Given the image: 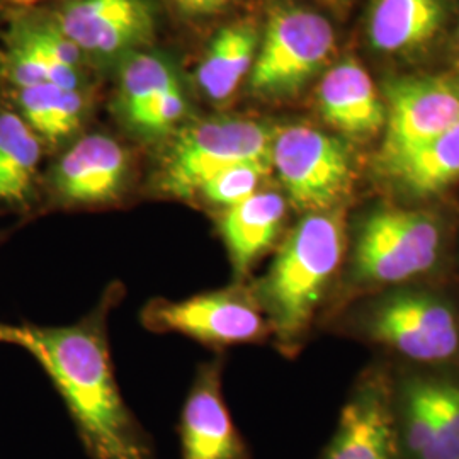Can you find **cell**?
I'll use <instances>...</instances> for the list:
<instances>
[{
	"instance_id": "9",
	"label": "cell",
	"mask_w": 459,
	"mask_h": 459,
	"mask_svg": "<svg viewBox=\"0 0 459 459\" xmlns=\"http://www.w3.org/2000/svg\"><path fill=\"white\" fill-rule=\"evenodd\" d=\"M371 333L377 342L415 361L449 359L459 345L455 313L426 295L390 298L373 315Z\"/></svg>"
},
{
	"instance_id": "8",
	"label": "cell",
	"mask_w": 459,
	"mask_h": 459,
	"mask_svg": "<svg viewBox=\"0 0 459 459\" xmlns=\"http://www.w3.org/2000/svg\"><path fill=\"white\" fill-rule=\"evenodd\" d=\"M53 19L83 56L96 60L128 56L155 30L147 0H70Z\"/></svg>"
},
{
	"instance_id": "12",
	"label": "cell",
	"mask_w": 459,
	"mask_h": 459,
	"mask_svg": "<svg viewBox=\"0 0 459 459\" xmlns=\"http://www.w3.org/2000/svg\"><path fill=\"white\" fill-rule=\"evenodd\" d=\"M130 157L115 138L87 134L56 160L49 172L51 195L65 204L113 203L128 181Z\"/></svg>"
},
{
	"instance_id": "23",
	"label": "cell",
	"mask_w": 459,
	"mask_h": 459,
	"mask_svg": "<svg viewBox=\"0 0 459 459\" xmlns=\"http://www.w3.org/2000/svg\"><path fill=\"white\" fill-rule=\"evenodd\" d=\"M437 420V441L427 459H459V388L427 383Z\"/></svg>"
},
{
	"instance_id": "6",
	"label": "cell",
	"mask_w": 459,
	"mask_h": 459,
	"mask_svg": "<svg viewBox=\"0 0 459 459\" xmlns=\"http://www.w3.org/2000/svg\"><path fill=\"white\" fill-rule=\"evenodd\" d=\"M439 229L417 212L385 210L368 218L356 242L358 274L377 282H398L429 271L439 255Z\"/></svg>"
},
{
	"instance_id": "10",
	"label": "cell",
	"mask_w": 459,
	"mask_h": 459,
	"mask_svg": "<svg viewBox=\"0 0 459 459\" xmlns=\"http://www.w3.org/2000/svg\"><path fill=\"white\" fill-rule=\"evenodd\" d=\"M390 111L383 159L390 162L459 121V85L443 79H407L388 89Z\"/></svg>"
},
{
	"instance_id": "2",
	"label": "cell",
	"mask_w": 459,
	"mask_h": 459,
	"mask_svg": "<svg viewBox=\"0 0 459 459\" xmlns=\"http://www.w3.org/2000/svg\"><path fill=\"white\" fill-rule=\"evenodd\" d=\"M344 252L337 212L308 213L290 233L261 284V298L282 339L308 327Z\"/></svg>"
},
{
	"instance_id": "1",
	"label": "cell",
	"mask_w": 459,
	"mask_h": 459,
	"mask_svg": "<svg viewBox=\"0 0 459 459\" xmlns=\"http://www.w3.org/2000/svg\"><path fill=\"white\" fill-rule=\"evenodd\" d=\"M115 301L117 295L104 296L91 315L62 327L0 322V344L21 347L43 368L89 459H157L116 381L106 325Z\"/></svg>"
},
{
	"instance_id": "16",
	"label": "cell",
	"mask_w": 459,
	"mask_h": 459,
	"mask_svg": "<svg viewBox=\"0 0 459 459\" xmlns=\"http://www.w3.org/2000/svg\"><path fill=\"white\" fill-rule=\"evenodd\" d=\"M322 459H400L394 415L377 394L351 400Z\"/></svg>"
},
{
	"instance_id": "18",
	"label": "cell",
	"mask_w": 459,
	"mask_h": 459,
	"mask_svg": "<svg viewBox=\"0 0 459 459\" xmlns=\"http://www.w3.org/2000/svg\"><path fill=\"white\" fill-rule=\"evenodd\" d=\"M9 108L41 140L43 147H58L81 130L87 115L82 89H64L53 83H38L7 92Z\"/></svg>"
},
{
	"instance_id": "15",
	"label": "cell",
	"mask_w": 459,
	"mask_h": 459,
	"mask_svg": "<svg viewBox=\"0 0 459 459\" xmlns=\"http://www.w3.org/2000/svg\"><path fill=\"white\" fill-rule=\"evenodd\" d=\"M284 214L286 199L274 191H257L223 212L220 233L237 278H244L274 244Z\"/></svg>"
},
{
	"instance_id": "7",
	"label": "cell",
	"mask_w": 459,
	"mask_h": 459,
	"mask_svg": "<svg viewBox=\"0 0 459 459\" xmlns=\"http://www.w3.org/2000/svg\"><path fill=\"white\" fill-rule=\"evenodd\" d=\"M153 332H172L210 345L259 341L267 325L252 298L238 290H220L184 299H153L142 313Z\"/></svg>"
},
{
	"instance_id": "24",
	"label": "cell",
	"mask_w": 459,
	"mask_h": 459,
	"mask_svg": "<svg viewBox=\"0 0 459 459\" xmlns=\"http://www.w3.org/2000/svg\"><path fill=\"white\" fill-rule=\"evenodd\" d=\"M407 446L415 459H427L437 441V420L427 383L413 385L407 394Z\"/></svg>"
},
{
	"instance_id": "4",
	"label": "cell",
	"mask_w": 459,
	"mask_h": 459,
	"mask_svg": "<svg viewBox=\"0 0 459 459\" xmlns=\"http://www.w3.org/2000/svg\"><path fill=\"white\" fill-rule=\"evenodd\" d=\"M271 167L291 204L307 214L330 212L345 196L352 179L342 142L303 125L274 130Z\"/></svg>"
},
{
	"instance_id": "14",
	"label": "cell",
	"mask_w": 459,
	"mask_h": 459,
	"mask_svg": "<svg viewBox=\"0 0 459 459\" xmlns=\"http://www.w3.org/2000/svg\"><path fill=\"white\" fill-rule=\"evenodd\" d=\"M316 100L327 123L347 134H371L386 121L369 74L351 58L328 70L318 85Z\"/></svg>"
},
{
	"instance_id": "25",
	"label": "cell",
	"mask_w": 459,
	"mask_h": 459,
	"mask_svg": "<svg viewBox=\"0 0 459 459\" xmlns=\"http://www.w3.org/2000/svg\"><path fill=\"white\" fill-rule=\"evenodd\" d=\"M182 14L191 17H208L225 9L230 0H172Z\"/></svg>"
},
{
	"instance_id": "3",
	"label": "cell",
	"mask_w": 459,
	"mask_h": 459,
	"mask_svg": "<svg viewBox=\"0 0 459 459\" xmlns=\"http://www.w3.org/2000/svg\"><path fill=\"white\" fill-rule=\"evenodd\" d=\"M274 130L244 117L196 123L174 140L160 169V187L170 196H196L204 182L231 165L269 162Z\"/></svg>"
},
{
	"instance_id": "5",
	"label": "cell",
	"mask_w": 459,
	"mask_h": 459,
	"mask_svg": "<svg viewBox=\"0 0 459 459\" xmlns=\"http://www.w3.org/2000/svg\"><path fill=\"white\" fill-rule=\"evenodd\" d=\"M333 41L325 17L295 5L278 7L250 70V89L264 96L295 92L324 65Z\"/></svg>"
},
{
	"instance_id": "11",
	"label": "cell",
	"mask_w": 459,
	"mask_h": 459,
	"mask_svg": "<svg viewBox=\"0 0 459 459\" xmlns=\"http://www.w3.org/2000/svg\"><path fill=\"white\" fill-rule=\"evenodd\" d=\"M119 109L133 132L157 138L172 132L187 111L170 64L159 55L134 51L119 72Z\"/></svg>"
},
{
	"instance_id": "26",
	"label": "cell",
	"mask_w": 459,
	"mask_h": 459,
	"mask_svg": "<svg viewBox=\"0 0 459 459\" xmlns=\"http://www.w3.org/2000/svg\"><path fill=\"white\" fill-rule=\"evenodd\" d=\"M0 238H2V235H0Z\"/></svg>"
},
{
	"instance_id": "20",
	"label": "cell",
	"mask_w": 459,
	"mask_h": 459,
	"mask_svg": "<svg viewBox=\"0 0 459 459\" xmlns=\"http://www.w3.org/2000/svg\"><path fill=\"white\" fill-rule=\"evenodd\" d=\"M257 51V33L248 24H233L214 36L197 68V82L212 100L229 99L250 74Z\"/></svg>"
},
{
	"instance_id": "17",
	"label": "cell",
	"mask_w": 459,
	"mask_h": 459,
	"mask_svg": "<svg viewBox=\"0 0 459 459\" xmlns=\"http://www.w3.org/2000/svg\"><path fill=\"white\" fill-rule=\"evenodd\" d=\"M43 148L16 111L0 108V210L24 212L33 204Z\"/></svg>"
},
{
	"instance_id": "21",
	"label": "cell",
	"mask_w": 459,
	"mask_h": 459,
	"mask_svg": "<svg viewBox=\"0 0 459 459\" xmlns=\"http://www.w3.org/2000/svg\"><path fill=\"white\" fill-rule=\"evenodd\" d=\"M396 181L415 196H430L459 179V121L409 153L385 162Z\"/></svg>"
},
{
	"instance_id": "13",
	"label": "cell",
	"mask_w": 459,
	"mask_h": 459,
	"mask_svg": "<svg viewBox=\"0 0 459 459\" xmlns=\"http://www.w3.org/2000/svg\"><path fill=\"white\" fill-rule=\"evenodd\" d=\"M181 459H250L221 390V366L199 368L179 420Z\"/></svg>"
},
{
	"instance_id": "22",
	"label": "cell",
	"mask_w": 459,
	"mask_h": 459,
	"mask_svg": "<svg viewBox=\"0 0 459 459\" xmlns=\"http://www.w3.org/2000/svg\"><path fill=\"white\" fill-rule=\"evenodd\" d=\"M269 162H247L231 165L218 172L210 181L204 182L197 195L204 197L210 204L229 210L231 206L246 201L259 191L264 178L269 174Z\"/></svg>"
},
{
	"instance_id": "19",
	"label": "cell",
	"mask_w": 459,
	"mask_h": 459,
	"mask_svg": "<svg viewBox=\"0 0 459 459\" xmlns=\"http://www.w3.org/2000/svg\"><path fill=\"white\" fill-rule=\"evenodd\" d=\"M443 21L441 0H377L369 19L371 45L403 51L432 39Z\"/></svg>"
}]
</instances>
